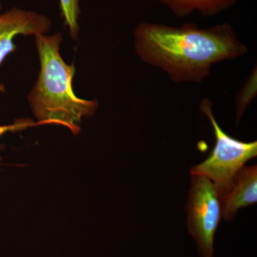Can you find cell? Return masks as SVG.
Here are the masks:
<instances>
[{"label": "cell", "mask_w": 257, "mask_h": 257, "mask_svg": "<svg viewBox=\"0 0 257 257\" xmlns=\"http://www.w3.org/2000/svg\"><path fill=\"white\" fill-rule=\"evenodd\" d=\"M134 45L140 60L176 83L202 82L214 64L248 52L229 23L202 28L194 23L175 27L142 23L134 32Z\"/></svg>", "instance_id": "1"}, {"label": "cell", "mask_w": 257, "mask_h": 257, "mask_svg": "<svg viewBox=\"0 0 257 257\" xmlns=\"http://www.w3.org/2000/svg\"><path fill=\"white\" fill-rule=\"evenodd\" d=\"M35 38L40 71L28 95L32 112L42 124L63 126L77 135L83 118L94 115L98 101L82 99L74 93L72 81L76 68L74 64L66 63L61 56L63 38L60 32Z\"/></svg>", "instance_id": "2"}, {"label": "cell", "mask_w": 257, "mask_h": 257, "mask_svg": "<svg viewBox=\"0 0 257 257\" xmlns=\"http://www.w3.org/2000/svg\"><path fill=\"white\" fill-rule=\"evenodd\" d=\"M199 109L210 121L215 145L204 162L191 168L190 174L210 180L221 199L229 192L238 171L257 156V143L240 141L225 133L216 121L212 104L207 98L201 101Z\"/></svg>", "instance_id": "3"}, {"label": "cell", "mask_w": 257, "mask_h": 257, "mask_svg": "<svg viewBox=\"0 0 257 257\" xmlns=\"http://www.w3.org/2000/svg\"><path fill=\"white\" fill-rule=\"evenodd\" d=\"M187 228L201 257H214V236L222 218L220 197L206 177L192 175L187 204Z\"/></svg>", "instance_id": "4"}, {"label": "cell", "mask_w": 257, "mask_h": 257, "mask_svg": "<svg viewBox=\"0 0 257 257\" xmlns=\"http://www.w3.org/2000/svg\"><path fill=\"white\" fill-rule=\"evenodd\" d=\"M52 21L46 15L32 10L13 8L0 14V66L16 50L15 39L19 35H46ZM4 90L0 85V91Z\"/></svg>", "instance_id": "5"}, {"label": "cell", "mask_w": 257, "mask_h": 257, "mask_svg": "<svg viewBox=\"0 0 257 257\" xmlns=\"http://www.w3.org/2000/svg\"><path fill=\"white\" fill-rule=\"evenodd\" d=\"M256 165L243 166L235 175L229 192L221 198L225 220L232 221L239 209L256 204Z\"/></svg>", "instance_id": "6"}, {"label": "cell", "mask_w": 257, "mask_h": 257, "mask_svg": "<svg viewBox=\"0 0 257 257\" xmlns=\"http://www.w3.org/2000/svg\"><path fill=\"white\" fill-rule=\"evenodd\" d=\"M178 18L198 13L203 17L216 16L229 9L239 0H158Z\"/></svg>", "instance_id": "7"}, {"label": "cell", "mask_w": 257, "mask_h": 257, "mask_svg": "<svg viewBox=\"0 0 257 257\" xmlns=\"http://www.w3.org/2000/svg\"><path fill=\"white\" fill-rule=\"evenodd\" d=\"M80 1L81 0H60L61 15L63 18L64 25L68 28L71 37L73 39H77L79 35Z\"/></svg>", "instance_id": "8"}, {"label": "cell", "mask_w": 257, "mask_h": 257, "mask_svg": "<svg viewBox=\"0 0 257 257\" xmlns=\"http://www.w3.org/2000/svg\"><path fill=\"white\" fill-rule=\"evenodd\" d=\"M256 95V68L253 69L252 72L244 85L243 86L241 92L236 98V124H239L241 116L245 110L247 109L251 101Z\"/></svg>", "instance_id": "9"}, {"label": "cell", "mask_w": 257, "mask_h": 257, "mask_svg": "<svg viewBox=\"0 0 257 257\" xmlns=\"http://www.w3.org/2000/svg\"><path fill=\"white\" fill-rule=\"evenodd\" d=\"M43 125L42 123L35 122L30 119H19L15 120L14 123L8 125H0V137L8 133H15V132L23 131L31 126ZM2 158L0 157V165H1Z\"/></svg>", "instance_id": "10"}, {"label": "cell", "mask_w": 257, "mask_h": 257, "mask_svg": "<svg viewBox=\"0 0 257 257\" xmlns=\"http://www.w3.org/2000/svg\"><path fill=\"white\" fill-rule=\"evenodd\" d=\"M3 9V5H2L1 2H0V11Z\"/></svg>", "instance_id": "11"}]
</instances>
